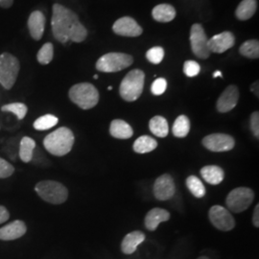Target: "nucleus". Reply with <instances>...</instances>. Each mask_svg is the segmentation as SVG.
<instances>
[{
    "label": "nucleus",
    "mask_w": 259,
    "mask_h": 259,
    "mask_svg": "<svg viewBox=\"0 0 259 259\" xmlns=\"http://www.w3.org/2000/svg\"><path fill=\"white\" fill-rule=\"evenodd\" d=\"M132 56L119 52H111L103 55L96 63V69L106 73L118 72L133 65Z\"/></svg>",
    "instance_id": "6"
},
{
    "label": "nucleus",
    "mask_w": 259,
    "mask_h": 259,
    "mask_svg": "<svg viewBox=\"0 0 259 259\" xmlns=\"http://www.w3.org/2000/svg\"><path fill=\"white\" fill-rule=\"evenodd\" d=\"M94 79L97 80V79H98V75H94Z\"/></svg>",
    "instance_id": "44"
},
{
    "label": "nucleus",
    "mask_w": 259,
    "mask_h": 259,
    "mask_svg": "<svg viewBox=\"0 0 259 259\" xmlns=\"http://www.w3.org/2000/svg\"><path fill=\"white\" fill-rule=\"evenodd\" d=\"M201 66L195 61H186L184 65V72L187 77H195L200 73Z\"/></svg>",
    "instance_id": "34"
},
{
    "label": "nucleus",
    "mask_w": 259,
    "mask_h": 259,
    "mask_svg": "<svg viewBox=\"0 0 259 259\" xmlns=\"http://www.w3.org/2000/svg\"><path fill=\"white\" fill-rule=\"evenodd\" d=\"M149 128L157 138H166L169 133L168 122L163 116L156 115L149 122Z\"/></svg>",
    "instance_id": "24"
},
{
    "label": "nucleus",
    "mask_w": 259,
    "mask_h": 259,
    "mask_svg": "<svg viewBox=\"0 0 259 259\" xmlns=\"http://www.w3.org/2000/svg\"><path fill=\"white\" fill-rule=\"evenodd\" d=\"M68 95L82 110H91L99 102V93L93 83H76L69 90Z\"/></svg>",
    "instance_id": "3"
},
{
    "label": "nucleus",
    "mask_w": 259,
    "mask_h": 259,
    "mask_svg": "<svg viewBox=\"0 0 259 259\" xmlns=\"http://www.w3.org/2000/svg\"><path fill=\"white\" fill-rule=\"evenodd\" d=\"M257 10L256 0H243L235 11L236 18L240 20L250 19Z\"/></svg>",
    "instance_id": "23"
},
{
    "label": "nucleus",
    "mask_w": 259,
    "mask_h": 259,
    "mask_svg": "<svg viewBox=\"0 0 259 259\" xmlns=\"http://www.w3.org/2000/svg\"><path fill=\"white\" fill-rule=\"evenodd\" d=\"M213 77H214V78H216V77H221V78H222V72H221V71H219V70H217V71H215V72H214Z\"/></svg>",
    "instance_id": "42"
},
{
    "label": "nucleus",
    "mask_w": 259,
    "mask_h": 259,
    "mask_svg": "<svg viewBox=\"0 0 259 259\" xmlns=\"http://www.w3.org/2000/svg\"><path fill=\"white\" fill-rule=\"evenodd\" d=\"M111 137L117 139H129L133 137L134 131L126 121L114 119L110 126Z\"/></svg>",
    "instance_id": "20"
},
{
    "label": "nucleus",
    "mask_w": 259,
    "mask_h": 259,
    "mask_svg": "<svg viewBox=\"0 0 259 259\" xmlns=\"http://www.w3.org/2000/svg\"><path fill=\"white\" fill-rule=\"evenodd\" d=\"M46 27V17L42 12L35 11L28 19V29L31 37L35 40H39L45 32Z\"/></svg>",
    "instance_id": "17"
},
{
    "label": "nucleus",
    "mask_w": 259,
    "mask_h": 259,
    "mask_svg": "<svg viewBox=\"0 0 259 259\" xmlns=\"http://www.w3.org/2000/svg\"><path fill=\"white\" fill-rule=\"evenodd\" d=\"M208 38L204 33L201 24H193L190 31V44L194 55L199 59H207L210 56V51L207 46Z\"/></svg>",
    "instance_id": "9"
},
{
    "label": "nucleus",
    "mask_w": 259,
    "mask_h": 259,
    "mask_svg": "<svg viewBox=\"0 0 259 259\" xmlns=\"http://www.w3.org/2000/svg\"><path fill=\"white\" fill-rule=\"evenodd\" d=\"M252 223L255 228L259 227V204H256L254 210H253V216H252Z\"/></svg>",
    "instance_id": "39"
},
{
    "label": "nucleus",
    "mask_w": 259,
    "mask_h": 259,
    "mask_svg": "<svg viewBox=\"0 0 259 259\" xmlns=\"http://www.w3.org/2000/svg\"><path fill=\"white\" fill-rule=\"evenodd\" d=\"M202 178L204 181L211 185H220L225 178V172L221 167L217 165H207L200 171Z\"/></svg>",
    "instance_id": "21"
},
{
    "label": "nucleus",
    "mask_w": 259,
    "mask_h": 259,
    "mask_svg": "<svg viewBox=\"0 0 259 259\" xmlns=\"http://www.w3.org/2000/svg\"><path fill=\"white\" fill-rule=\"evenodd\" d=\"M145 240V234L139 231L128 233L122 240L121 243V250L125 254H132L134 253L139 245Z\"/></svg>",
    "instance_id": "19"
},
{
    "label": "nucleus",
    "mask_w": 259,
    "mask_h": 259,
    "mask_svg": "<svg viewBox=\"0 0 259 259\" xmlns=\"http://www.w3.org/2000/svg\"><path fill=\"white\" fill-rule=\"evenodd\" d=\"M253 199L254 193L251 189L248 187H237L229 193L226 199V204L232 212L240 213L250 207Z\"/></svg>",
    "instance_id": "8"
},
{
    "label": "nucleus",
    "mask_w": 259,
    "mask_h": 259,
    "mask_svg": "<svg viewBox=\"0 0 259 259\" xmlns=\"http://www.w3.org/2000/svg\"><path fill=\"white\" fill-rule=\"evenodd\" d=\"M145 74L140 69H134L121 82L119 93L123 100L134 102L138 100L143 92Z\"/></svg>",
    "instance_id": "4"
},
{
    "label": "nucleus",
    "mask_w": 259,
    "mask_h": 259,
    "mask_svg": "<svg viewBox=\"0 0 259 259\" xmlns=\"http://www.w3.org/2000/svg\"><path fill=\"white\" fill-rule=\"evenodd\" d=\"M235 42V37L233 36L232 32L225 31L221 34L213 36L210 39L207 41L208 49L210 53H217L222 54L227 50L231 49Z\"/></svg>",
    "instance_id": "15"
},
{
    "label": "nucleus",
    "mask_w": 259,
    "mask_h": 259,
    "mask_svg": "<svg viewBox=\"0 0 259 259\" xmlns=\"http://www.w3.org/2000/svg\"><path fill=\"white\" fill-rule=\"evenodd\" d=\"M250 91L256 95V97H258V81H256V82H254V83L251 84V87H250Z\"/></svg>",
    "instance_id": "41"
},
{
    "label": "nucleus",
    "mask_w": 259,
    "mask_h": 259,
    "mask_svg": "<svg viewBox=\"0 0 259 259\" xmlns=\"http://www.w3.org/2000/svg\"><path fill=\"white\" fill-rule=\"evenodd\" d=\"M80 23L78 16L73 11L65 8L61 4L53 5L51 26L53 36L58 41L66 44Z\"/></svg>",
    "instance_id": "1"
},
{
    "label": "nucleus",
    "mask_w": 259,
    "mask_h": 259,
    "mask_svg": "<svg viewBox=\"0 0 259 259\" xmlns=\"http://www.w3.org/2000/svg\"><path fill=\"white\" fill-rule=\"evenodd\" d=\"M170 213L160 207H155L151 209L145 216V228L150 231H156L160 223L166 222L170 219Z\"/></svg>",
    "instance_id": "18"
},
{
    "label": "nucleus",
    "mask_w": 259,
    "mask_h": 259,
    "mask_svg": "<svg viewBox=\"0 0 259 259\" xmlns=\"http://www.w3.org/2000/svg\"><path fill=\"white\" fill-rule=\"evenodd\" d=\"M239 52L242 56L249 59H258L259 42L257 39H250L245 41L240 48Z\"/></svg>",
    "instance_id": "29"
},
{
    "label": "nucleus",
    "mask_w": 259,
    "mask_h": 259,
    "mask_svg": "<svg viewBox=\"0 0 259 259\" xmlns=\"http://www.w3.org/2000/svg\"><path fill=\"white\" fill-rule=\"evenodd\" d=\"M153 190L158 201H167L176 193V185L172 177L169 174H163L156 180Z\"/></svg>",
    "instance_id": "12"
},
{
    "label": "nucleus",
    "mask_w": 259,
    "mask_h": 259,
    "mask_svg": "<svg viewBox=\"0 0 259 259\" xmlns=\"http://www.w3.org/2000/svg\"><path fill=\"white\" fill-rule=\"evenodd\" d=\"M209 220L213 226L222 232H230L235 227V220L227 208L221 205H213L208 212Z\"/></svg>",
    "instance_id": "10"
},
{
    "label": "nucleus",
    "mask_w": 259,
    "mask_h": 259,
    "mask_svg": "<svg viewBox=\"0 0 259 259\" xmlns=\"http://www.w3.org/2000/svg\"><path fill=\"white\" fill-rule=\"evenodd\" d=\"M157 147V140L149 136H142L137 139L133 145L134 151L138 154H147Z\"/></svg>",
    "instance_id": "25"
},
{
    "label": "nucleus",
    "mask_w": 259,
    "mask_h": 259,
    "mask_svg": "<svg viewBox=\"0 0 259 259\" xmlns=\"http://www.w3.org/2000/svg\"><path fill=\"white\" fill-rule=\"evenodd\" d=\"M37 194L47 203L64 204L68 198V190L65 185L55 181H42L35 186Z\"/></svg>",
    "instance_id": "5"
},
{
    "label": "nucleus",
    "mask_w": 259,
    "mask_h": 259,
    "mask_svg": "<svg viewBox=\"0 0 259 259\" xmlns=\"http://www.w3.org/2000/svg\"><path fill=\"white\" fill-rule=\"evenodd\" d=\"M59 119L55 115L52 114H46L38 117L37 120L34 122V128L37 131H46L55 127L58 124Z\"/></svg>",
    "instance_id": "30"
},
{
    "label": "nucleus",
    "mask_w": 259,
    "mask_h": 259,
    "mask_svg": "<svg viewBox=\"0 0 259 259\" xmlns=\"http://www.w3.org/2000/svg\"><path fill=\"white\" fill-rule=\"evenodd\" d=\"M108 90H109V91H111V90H112V87H109V88H108Z\"/></svg>",
    "instance_id": "45"
},
{
    "label": "nucleus",
    "mask_w": 259,
    "mask_h": 259,
    "mask_svg": "<svg viewBox=\"0 0 259 259\" xmlns=\"http://www.w3.org/2000/svg\"><path fill=\"white\" fill-rule=\"evenodd\" d=\"M146 58L150 63L154 65H158L164 58V50L160 47H152L147 51Z\"/></svg>",
    "instance_id": "33"
},
{
    "label": "nucleus",
    "mask_w": 259,
    "mask_h": 259,
    "mask_svg": "<svg viewBox=\"0 0 259 259\" xmlns=\"http://www.w3.org/2000/svg\"><path fill=\"white\" fill-rule=\"evenodd\" d=\"M15 173V167L7 160L0 157V179H6Z\"/></svg>",
    "instance_id": "36"
},
{
    "label": "nucleus",
    "mask_w": 259,
    "mask_h": 259,
    "mask_svg": "<svg viewBox=\"0 0 259 259\" xmlns=\"http://www.w3.org/2000/svg\"><path fill=\"white\" fill-rule=\"evenodd\" d=\"M250 129L254 138L259 139V113L258 111L252 112L250 116Z\"/></svg>",
    "instance_id": "37"
},
{
    "label": "nucleus",
    "mask_w": 259,
    "mask_h": 259,
    "mask_svg": "<svg viewBox=\"0 0 259 259\" xmlns=\"http://www.w3.org/2000/svg\"><path fill=\"white\" fill-rule=\"evenodd\" d=\"M185 185L187 186L188 190L191 192V194L196 198H203L206 193L204 184L198 177H188L185 181Z\"/></svg>",
    "instance_id": "28"
},
{
    "label": "nucleus",
    "mask_w": 259,
    "mask_h": 259,
    "mask_svg": "<svg viewBox=\"0 0 259 259\" xmlns=\"http://www.w3.org/2000/svg\"><path fill=\"white\" fill-rule=\"evenodd\" d=\"M54 57V47L51 42H47L37 52V62L40 65H48Z\"/></svg>",
    "instance_id": "31"
},
{
    "label": "nucleus",
    "mask_w": 259,
    "mask_h": 259,
    "mask_svg": "<svg viewBox=\"0 0 259 259\" xmlns=\"http://www.w3.org/2000/svg\"><path fill=\"white\" fill-rule=\"evenodd\" d=\"M112 30L118 36L129 37H139L143 32L139 23L130 17L117 19L112 26Z\"/></svg>",
    "instance_id": "13"
},
{
    "label": "nucleus",
    "mask_w": 259,
    "mask_h": 259,
    "mask_svg": "<svg viewBox=\"0 0 259 259\" xmlns=\"http://www.w3.org/2000/svg\"><path fill=\"white\" fill-rule=\"evenodd\" d=\"M167 88L166 80L164 78H157L152 83L151 92L154 95H161L165 93Z\"/></svg>",
    "instance_id": "35"
},
{
    "label": "nucleus",
    "mask_w": 259,
    "mask_h": 259,
    "mask_svg": "<svg viewBox=\"0 0 259 259\" xmlns=\"http://www.w3.org/2000/svg\"><path fill=\"white\" fill-rule=\"evenodd\" d=\"M14 3V0H0V7L8 9L10 7H12Z\"/></svg>",
    "instance_id": "40"
},
{
    "label": "nucleus",
    "mask_w": 259,
    "mask_h": 259,
    "mask_svg": "<svg viewBox=\"0 0 259 259\" xmlns=\"http://www.w3.org/2000/svg\"><path fill=\"white\" fill-rule=\"evenodd\" d=\"M35 148H36V142L34 139L28 138V137L22 138L20 140V145H19L20 159L25 163L30 162L32 160Z\"/></svg>",
    "instance_id": "26"
},
{
    "label": "nucleus",
    "mask_w": 259,
    "mask_h": 259,
    "mask_svg": "<svg viewBox=\"0 0 259 259\" xmlns=\"http://www.w3.org/2000/svg\"><path fill=\"white\" fill-rule=\"evenodd\" d=\"M9 218L10 213L8 209L5 206L0 205V224L7 222L9 220Z\"/></svg>",
    "instance_id": "38"
},
{
    "label": "nucleus",
    "mask_w": 259,
    "mask_h": 259,
    "mask_svg": "<svg viewBox=\"0 0 259 259\" xmlns=\"http://www.w3.org/2000/svg\"><path fill=\"white\" fill-rule=\"evenodd\" d=\"M152 16L155 20H157V22H170L176 17V10L169 4H159L156 6L153 12H152Z\"/></svg>",
    "instance_id": "22"
},
{
    "label": "nucleus",
    "mask_w": 259,
    "mask_h": 259,
    "mask_svg": "<svg viewBox=\"0 0 259 259\" xmlns=\"http://www.w3.org/2000/svg\"><path fill=\"white\" fill-rule=\"evenodd\" d=\"M1 111L13 112L14 114L17 115L19 120H22L27 113L28 108L27 106L23 103H12L8 105H4L1 108Z\"/></svg>",
    "instance_id": "32"
},
{
    "label": "nucleus",
    "mask_w": 259,
    "mask_h": 259,
    "mask_svg": "<svg viewBox=\"0 0 259 259\" xmlns=\"http://www.w3.org/2000/svg\"><path fill=\"white\" fill-rule=\"evenodd\" d=\"M190 131V121L186 115H180L177 117L176 120L173 125V135L176 138L183 139L185 138Z\"/></svg>",
    "instance_id": "27"
},
{
    "label": "nucleus",
    "mask_w": 259,
    "mask_h": 259,
    "mask_svg": "<svg viewBox=\"0 0 259 259\" xmlns=\"http://www.w3.org/2000/svg\"><path fill=\"white\" fill-rule=\"evenodd\" d=\"M197 259H209V258H207V257H206V256H200V257H198V258Z\"/></svg>",
    "instance_id": "43"
},
{
    "label": "nucleus",
    "mask_w": 259,
    "mask_h": 259,
    "mask_svg": "<svg viewBox=\"0 0 259 259\" xmlns=\"http://www.w3.org/2000/svg\"><path fill=\"white\" fill-rule=\"evenodd\" d=\"M26 232L27 228L25 223L20 220H16L0 229V240H16L22 237Z\"/></svg>",
    "instance_id": "16"
},
{
    "label": "nucleus",
    "mask_w": 259,
    "mask_h": 259,
    "mask_svg": "<svg viewBox=\"0 0 259 259\" xmlns=\"http://www.w3.org/2000/svg\"><path fill=\"white\" fill-rule=\"evenodd\" d=\"M239 100V90L236 85L231 84L229 85L216 103V108L219 112H229L233 110Z\"/></svg>",
    "instance_id": "14"
},
{
    "label": "nucleus",
    "mask_w": 259,
    "mask_h": 259,
    "mask_svg": "<svg viewBox=\"0 0 259 259\" xmlns=\"http://www.w3.org/2000/svg\"><path fill=\"white\" fill-rule=\"evenodd\" d=\"M205 148L211 152H228L234 148V139L226 134H212L202 140Z\"/></svg>",
    "instance_id": "11"
},
{
    "label": "nucleus",
    "mask_w": 259,
    "mask_h": 259,
    "mask_svg": "<svg viewBox=\"0 0 259 259\" xmlns=\"http://www.w3.org/2000/svg\"><path fill=\"white\" fill-rule=\"evenodd\" d=\"M20 65L19 60L10 53L0 54V83L5 90H11L16 83Z\"/></svg>",
    "instance_id": "7"
},
{
    "label": "nucleus",
    "mask_w": 259,
    "mask_h": 259,
    "mask_svg": "<svg viewBox=\"0 0 259 259\" xmlns=\"http://www.w3.org/2000/svg\"><path fill=\"white\" fill-rule=\"evenodd\" d=\"M74 140V135L71 130L61 127L46 137L44 139V145L51 155L63 157L71 151Z\"/></svg>",
    "instance_id": "2"
}]
</instances>
